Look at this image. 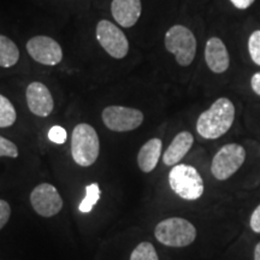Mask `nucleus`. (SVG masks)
<instances>
[{
  "instance_id": "obj_1",
  "label": "nucleus",
  "mask_w": 260,
  "mask_h": 260,
  "mask_svg": "<svg viewBox=\"0 0 260 260\" xmlns=\"http://www.w3.org/2000/svg\"><path fill=\"white\" fill-rule=\"evenodd\" d=\"M235 119V106L228 98H219L209 110L199 116L197 132L201 138L214 140L223 136L232 128Z\"/></svg>"
},
{
  "instance_id": "obj_2",
  "label": "nucleus",
  "mask_w": 260,
  "mask_h": 260,
  "mask_svg": "<svg viewBox=\"0 0 260 260\" xmlns=\"http://www.w3.org/2000/svg\"><path fill=\"white\" fill-rule=\"evenodd\" d=\"M100 141L95 129L87 123H81L74 128L71 135V155L80 167L93 165L99 157Z\"/></svg>"
},
{
  "instance_id": "obj_3",
  "label": "nucleus",
  "mask_w": 260,
  "mask_h": 260,
  "mask_svg": "<svg viewBox=\"0 0 260 260\" xmlns=\"http://www.w3.org/2000/svg\"><path fill=\"white\" fill-rule=\"evenodd\" d=\"M154 236L159 242L168 247H186L194 242L197 229L189 220L172 217L157 224Z\"/></svg>"
},
{
  "instance_id": "obj_4",
  "label": "nucleus",
  "mask_w": 260,
  "mask_h": 260,
  "mask_svg": "<svg viewBox=\"0 0 260 260\" xmlns=\"http://www.w3.org/2000/svg\"><path fill=\"white\" fill-rule=\"evenodd\" d=\"M169 183L171 189L184 200H198L204 194L203 177L190 165H175L169 174Z\"/></svg>"
},
{
  "instance_id": "obj_5",
  "label": "nucleus",
  "mask_w": 260,
  "mask_h": 260,
  "mask_svg": "<svg viewBox=\"0 0 260 260\" xmlns=\"http://www.w3.org/2000/svg\"><path fill=\"white\" fill-rule=\"evenodd\" d=\"M165 47L181 67L193 63L197 54V39L190 29L181 24L172 25L165 34Z\"/></svg>"
},
{
  "instance_id": "obj_6",
  "label": "nucleus",
  "mask_w": 260,
  "mask_h": 260,
  "mask_svg": "<svg viewBox=\"0 0 260 260\" xmlns=\"http://www.w3.org/2000/svg\"><path fill=\"white\" fill-rule=\"evenodd\" d=\"M246 159V149L239 144H228L214 154L211 172L218 181H225L242 167Z\"/></svg>"
},
{
  "instance_id": "obj_7",
  "label": "nucleus",
  "mask_w": 260,
  "mask_h": 260,
  "mask_svg": "<svg viewBox=\"0 0 260 260\" xmlns=\"http://www.w3.org/2000/svg\"><path fill=\"white\" fill-rule=\"evenodd\" d=\"M96 40L107 54L116 59H122L129 52V41L125 34L112 22L102 19L96 24Z\"/></svg>"
},
{
  "instance_id": "obj_8",
  "label": "nucleus",
  "mask_w": 260,
  "mask_h": 260,
  "mask_svg": "<svg viewBox=\"0 0 260 260\" xmlns=\"http://www.w3.org/2000/svg\"><path fill=\"white\" fill-rule=\"evenodd\" d=\"M103 122L112 132H132L144 122V113L140 110L125 106H107L102 115Z\"/></svg>"
},
{
  "instance_id": "obj_9",
  "label": "nucleus",
  "mask_w": 260,
  "mask_h": 260,
  "mask_svg": "<svg viewBox=\"0 0 260 260\" xmlns=\"http://www.w3.org/2000/svg\"><path fill=\"white\" fill-rule=\"evenodd\" d=\"M30 203L35 212L42 217L56 216L63 209V199L57 188L50 183H41L32 189Z\"/></svg>"
},
{
  "instance_id": "obj_10",
  "label": "nucleus",
  "mask_w": 260,
  "mask_h": 260,
  "mask_svg": "<svg viewBox=\"0 0 260 260\" xmlns=\"http://www.w3.org/2000/svg\"><path fill=\"white\" fill-rule=\"evenodd\" d=\"M27 51L38 63L54 67L63 59V50L56 40L50 37H34L27 42Z\"/></svg>"
},
{
  "instance_id": "obj_11",
  "label": "nucleus",
  "mask_w": 260,
  "mask_h": 260,
  "mask_svg": "<svg viewBox=\"0 0 260 260\" xmlns=\"http://www.w3.org/2000/svg\"><path fill=\"white\" fill-rule=\"evenodd\" d=\"M27 104L32 115L39 117H47L53 111L54 103L50 89L41 82H31L28 86Z\"/></svg>"
},
{
  "instance_id": "obj_12",
  "label": "nucleus",
  "mask_w": 260,
  "mask_h": 260,
  "mask_svg": "<svg viewBox=\"0 0 260 260\" xmlns=\"http://www.w3.org/2000/svg\"><path fill=\"white\" fill-rule=\"evenodd\" d=\"M205 60L214 74H223L229 69L230 57L226 46L219 38H211L205 46Z\"/></svg>"
},
{
  "instance_id": "obj_13",
  "label": "nucleus",
  "mask_w": 260,
  "mask_h": 260,
  "mask_svg": "<svg viewBox=\"0 0 260 260\" xmlns=\"http://www.w3.org/2000/svg\"><path fill=\"white\" fill-rule=\"evenodd\" d=\"M111 12L119 25L123 28H132L141 16V0H112Z\"/></svg>"
},
{
  "instance_id": "obj_14",
  "label": "nucleus",
  "mask_w": 260,
  "mask_h": 260,
  "mask_svg": "<svg viewBox=\"0 0 260 260\" xmlns=\"http://www.w3.org/2000/svg\"><path fill=\"white\" fill-rule=\"evenodd\" d=\"M194 144V138L189 132H181L175 136L171 144L162 154V161L168 167L177 165L184 158L191 146Z\"/></svg>"
},
{
  "instance_id": "obj_15",
  "label": "nucleus",
  "mask_w": 260,
  "mask_h": 260,
  "mask_svg": "<svg viewBox=\"0 0 260 260\" xmlns=\"http://www.w3.org/2000/svg\"><path fill=\"white\" fill-rule=\"evenodd\" d=\"M162 142L160 139H151L140 148L138 154V165L142 172L153 171L157 167L161 154Z\"/></svg>"
},
{
  "instance_id": "obj_16",
  "label": "nucleus",
  "mask_w": 260,
  "mask_h": 260,
  "mask_svg": "<svg viewBox=\"0 0 260 260\" xmlns=\"http://www.w3.org/2000/svg\"><path fill=\"white\" fill-rule=\"evenodd\" d=\"M19 50L11 39L0 35V67L11 68L17 64Z\"/></svg>"
},
{
  "instance_id": "obj_17",
  "label": "nucleus",
  "mask_w": 260,
  "mask_h": 260,
  "mask_svg": "<svg viewBox=\"0 0 260 260\" xmlns=\"http://www.w3.org/2000/svg\"><path fill=\"white\" fill-rule=\"evenodd\" d=\"M17 119V113L14 105L8 98L0 94V128L11 126Z\"/></svg>"
},
{
  "instance_id": "obj_18",
  "label": "nucleus",
  "mask_w": 260,
  "mask_h": 260,
  "mask_svg": "<svg viewBox=\"0 0 260 260\" xmlns=\"http://www.w3.org/2000/svg\"><path fill=\"white\" fill-rule=\"evenodd\" d=\"M100 199V188L98 183H90L86 187V197L81 201L79 210L82 213H89Z\"/></svg>"
},
{
  "instance_id": "obj_19",
  "label": "nucleus",
  "mask_w": 260,
  "mask_h": 260,
  "mask_svg": "<svg viewBox=\"0 0 260 260\" xmlns=\"http://www.w3.org/2000/svg\"><path fill=\"white\" fill-rule=\"evenodd\" d=\"M130 260H159V258L151 242H141L132 252Z\"/></svg>"
},
{
  "instance_id": "obj_20",
  "label": "nucleus",
  "mask_w": 260,
  "mask_h": 260,
  "mask_svg": "<svg viewBox=\"0 0 260 260\" xmlns=\"http://www.w3.org/2000/svg\"><path fill=\"white\" fill-rule=\"evenodd\" d=\"M248 52L252 60L260 67V30H255L248 39Z\"/></svg>"
},
{
  "instance_id": "obj_21",
  "label": "nucleus",
  "mask_w": 260,
  "mask_h": 260,
  "mask_svg": "<svg viewBox=\"0 0 260 260\" xmlns=\"http://www.w3.org/2000/svg\"><path fill=\"white\" fill-rule=\"evenodd\" d=\"M0 157H18L17 146H16L12 141H10V140L3 138L2 135H0Z\"/></svg>"
},
{
  "instance_id": "obj_22",
  "label": "nucleus",
  "mask_w": 260,
  "mask_h": 260,
  "mask_svg": "<svg viewBox=\"0 0 260 260\" xmlns=\"http://www.w3.org/2000/svg\"><path fill=\"white\" fill-rule=\"evenodd\" d=\"M48 139H50V141L53 142V144H57V145L64 144L68 139L67 130H65L63 126H59V125L52 126V128L48 130Z\"/></svg>"
},
{
  "instance_id": "obj_23",
  "label": "nucleus",
  "mask_w": 260,
  "mask_h": 260,
  "mask_svg": "<svg viewBox=\"0 0 260 260\" xmlns=\"http://www.w3.org/2000/svg\"><path fill=\"white\" fill-rule=\"evenodd\" d=\"M10 216H11V207H10L9 203L0 199V230L9 222Z\"/></svg>"
},
{
  "instance_id": "obj_24",
  "label": "nucleus",
  "mask_w": 260,
  "mask_h": 260,
  "mask_svg": "<svg viewBox=\"0 0 260 260\" xmlns=\"http://www.w3.org/2000/svg\"><path fill=\"white\" fill-rule=\"evenodd\" d=\"M249 225H251V229L256 234H260V205L256 209L253 211L251 220H249Z\"/></svg>"
},
{
  "instance_id": "obj_25",
  "label": "nucleus",
  "mask_w": 260,
  "mask_h": 260,
  "mask_svg": "<svg viewBox=\"0 0 260 260\" xmlns=\"http://www.w3.org/2000/svg\"><path fill=\"white\" fill-rule=\"evenodd\" d=\"M255 0H230V3L239 10H246L251 6Z\"/></svg>"
},
{
  "instance_id": "obj_26",
  "label": "nucleus",
  "mask_w": 260,
  "mask_h": 260,
  "mask_svg": "<svg viewBox=\"0 0 260 260\" xmlns=\"http://www.w3.org/2000/svg\"><path fill=\"white\" fill-rule=\"evenodd\" d=\"M251 87H252L253 92H254L255 94H258V95L260 96V71L259 73H255L252 76Z\"/></svg>"
},
{
  "instance_id": "obj_27",
  "label": "nucleus",
  "mask_w": 260,
  "mask_h": 260,
  "mask_svg": "<svg viewBox=\"0 0 260 260\" xmlns=\"http://www.w3.org/2000/svg\"><path fill=\"white\" fill-rule=\"evenodd\" d=\"M254 260H260V242L254 248Z\"/></svg>"
}]
</instances>
